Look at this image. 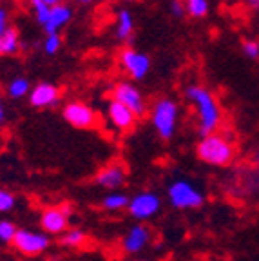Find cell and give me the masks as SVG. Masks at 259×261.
<instances>
[{
  "label": "cell",
  "instance_id": "1",
  "mask_svg": "<svg viewBox=\"0 0 259 261\" xmlns=\"http://www.w3.org/2000/svg\"><path fill=\"white\" fill-rule=\"evenodd\" d=\"M185 96L196 109V114H198V129L201 133V136L218 133L223 120V113L214 93H211V91L203 86H189L185 89Z\"/></svg>",
  "mask_w": 259,
  "mask_h": 261
},
{
  "label": "cell",
  "instance_id": "2",
  "mask_svg": "<svg viewBox=\"0 0 259 261\" xmlns=\"http://www.w3.org/2000/svg\"><path fill=\"white\" fill-rule=\"evenodd\" d=\"M196 156L212 167H227L236 158V145L227 135L212 133L199 140L196 145Z\"/></svg>",
  "mask_w": 259,
  "mask_h": 261
},
{
  "label": "cell",
  "instance_id": "3",
  "mask_svg": "<svg viewBox=\"0 0 259 261\" xmlns=\"http://www.w3.org/2000/svg\"><path fill=\"white\" fill-rule=\"evenodd\" d=\"M178 116H179V109L174 100L160 98V100L154 102L152 109H150V122H152L160 138L167 142V140H170L176 135Z\"/></svg>",
  "mask_w": 259,
  "mask_h": 261
},
{
  "label": "cell",
  "instance_id": "4",
  "mask_svg": "<svg viewBox=\"0 0 259 261\" xmlns=\"http://www.w3.org/2000/svg\"><path fill=\"white\" fill-rule=\"evenodd\" d=\"M167 200L178 211H191L199 208L205 203V194L189 179H172L167 187Z\"/></svg>",
  "mask_w": 259,
  "mask_h": 261
},
{
  "label": "cell",
  "instance_id": "5",
  "mask_svg": "<svg viewBox=\"0 0 259 261\" xmlns=\"http://www.w3.org/2000/svg\"><path fill=\"white\" fill-rule=\"evenodd\" d=\"M11 245L28 257L40 256L49 249L51 236H47L45 232H38V230H31V228H18Z\"/></svg>",
  "mask_w": 259,
  "mask_h": 261
},
{
  "label": "cell",
  "instance_id": "6",
  "mask_svg": "<svg viewBox=\"0 0 259 261\" xmlns=\"http://www.w3.org/2000/svg\"><path fill=\"white\" fill-rule=\"evenodd\" d=\"M162 208V200L160 196L152 191H143L134 194L129 200V205H127V212L129 216L134 218L138 221H145L150 220L152 216H156Z\"/></svg>",
  "mask_w": 259,
  "mask_h": 261
},
{
  "label": "cell",
  "instance_id": "7",
  "mask_svg": "<svg viewBox=\"0 0 259 261\" xmlns=\"http://www.w3.org/2000/svg\"><path fill=\"white\" fill-rule=\"evenodd\" d=\"M111 100H116V102L129 107L136 114V118H142L147 113L145 98L140 93V89L134 87L131 82H118L116 86L113 87V91H111Z\"/></svg>",
  "mask_w": 259,
  "mask_h": 261
},
{
  "label": "cell",
  "instance_id": "8",
  "mask_svg": "<svg viewBox=\"0 0 259 261\" xmlns=\"http://www.w3.org/2000/svg\"><path fill=\"white\" fill-rule=\"evenodd\" d=\"M62 116H64V120L69 125L82 130L94 129V127H98V122H100L96 111L84 102H69L62 111Z\"/></svg>",
  "mask_w": 259,
  "mask_h": 261
},
{
  "label": "cell",
  "instance_id": "9",
  "mask_svg": "<svg viewBox=\"0 0 259 261\" xmlns=\"http://www.w3.org/2000/svg\"><path fill=\"white\" fill-rule=\"evenodd\" d=\"M71 207L67 203L58 207H47L40 214V228L47 236H62L69 228Z\"/></svg>",
  "mask_w": 259,
  "mask_h": 261
},
{
  "label": "cell",
  "instance_id": "10",
  "mask_svg": "<svg viewBox=\"0 0 259 261\" xmlns=\"http://www.w3.org/2000/svg\"><path fill=\"white\" fill-rule=\"evenodd\" d=\"M120 64L133 80H142L150 69V58L145 53H140L133 47H125L120 51Z\"/></svg>",
  "mask_w": 259,
  "mask_h": 261
},
{
  "label": "cell",
  "instance_id": "11",
  "mask_svg": "<svg viewBox=\"0 0 259 261\" xmlns=\"http://www.w3.org/2000/svg\"><path fill=\"white\" fill-rule=\"evenodd\" d=\"M150 240H152V232L145 223H136L125 232L122 240V250L129 256L140 254L149 247Z\"/></svg>",
  "mask_w": 259,
  "mask_h": 261
},
{
  "label": "cell",
  "instance_id": "12",
  "mask_svg": "<svg viewBox=\"0 0 259 261\" xmlns=\"http://www.w3.org/2000/svg\"><path fill=\"white\" fill-rule=\"evenodd\" d=\"M127 179V171L120 162L109 163L106 167H101L94 176V184L101 189L107 191H118L120 187H123Z\"/></svg>",
  "mask_w": 259,
  "mask_h": 261
},
{
  "label": "cell",
  "instance_id": "13",
  "mask_svg": "<svg viewBox=\"0 0 259 261\" xmlns=\"http://www.w3.org/2000/svg\"><path fill=\"white\" fill-rule=\"evenodd\" d=\"M107 118H109L111 125L118 130H131L138 122L136 114L116 100H111L107 106Z\"/></svg>",
  "mask_w": 259,
  "mask_h": 261
},
{
  "label": "cell",
  "instance_id": "14",
  "mask_svg": "<svg viewBox=\"0 0 259 261\" xmlns=\"http://www.w3.org/2000/svg\"><path fill=\"white\" fill-rule=\"evenodd\" d=\"M60 100V87L49 82H42L38 86H35L29 93V102L37 109H44V107H51Z\"/></svg>",
  "mask_w": 259,
  "mask_h": 261
},
{
  "label": "cell",
  "instance_id": "15",
  "mask_svg": "<svg viewBox=\"0 0 259 261\" xmlns=\"http://www.w3.org/2000/svg\"><path fill=\"white\" fill-rule=\"evenodd\" d=\"M71 8L67 4H58V6H53L51 8V13H49V18L44 25V31L45 35H58L62 28L71 20Z\"/></svg>",
  "mask_w": 259,
  "mask_h": 261
},
{
  "label": "cell",
  "instance_id": "16",
  "mask_svg": "<svg viewBox=\"0 0 259 261\" xmlns=\"http://www.w3.org/2000/svg\"><path fill=\"white\" fill-rule=\"evenodd\" d=\"M20 49V35L15 28L9 25L2 35H0V57H11L18 53Z\"/></svg>",
  "mask_w": 259,
  "mask_h": 261
},
{
  "label": "cell",
  "instance_id": "17",
  "mask_svg": "<svg viewBox=\"0 0 259 261\" xmlns=\"http://www.w3.org/2000/svg\"><path fill=\"white\" fill-rule=\"evenodd\" d=\"M129 196L125 192L120 191H113L107 196H103L101 200V207L106 208L107 212H120V211H127V205H129Z\"/></svg>",
  "mask_w": 259,
  "mask_h": 261
},
{
  "label": "cell",
  "instance_id": "18",
  "mask_svg": "<svg viewBox=\"0 0 259 261\" xmlns=\"http://www.w3.org/2000/svg\"><path fill=\"white\" fill-rule=\"evenodd\" d=\"M87 241V234L82 228H67L60 236V245L67 249H80Z\"/></svg>",
  "mask_w": 259,
  "mask_h": 261
},
{
  "label": "cell",
  "instance_id": "19",
  "mask_svg": "<svg viewBox=\"0 0 259 261\" xmlns=\"http://www.w3.org/2000/svg\"><path fill=\"white\" fill-rule=\"evenodd\" d=\"M134 31V20L133 15H131L127 9H122L118 13V28H116V35L120 40H129L133 37Z\"/></svg>",
  "mask_w": 259,
  "mask_h": 261
},
{
  "label": "cell",
  "instance_id": "20",
  "mask_svg": "<svg viewBox=\"0 0 259 261\" xmlns=\"http://www.w3.org/2000/svg\"><path fill=\"white\" fill-rule=\"evenodd\" d=\"M185 15L192 18H203L209 13V0H183Z\"/></svg>",
  "mask_w": 259,
  "mask_h": 261
},
{
  "label": "cell",
  "instance_id": "21",
  "mask_svg": "<svg viewBox=\"0 0 259 261\" xmlns=\"http://www.w3.org/2000/svg\"><path fill=\"white\" fill-rule=\"evenodd\" d=\"M8 93L15 100L24 98L29 93V80L28 78H15V80H11V84L8 87Z\"/></svg>",
  "mask_w": 259,
  "mask_h": 261
},
{
  "label": "cell",
  "instance_id": "22",
  "mask_svg": "<svg viewBox=\"0 0 259 261\" xmlns=\"http://www.w3.org/2000/svg\"><path fill=\"white\" fill-rule=\"evenodd\" d=\"M16 230H18V227L13 221L0 220V243H13Z\"/></svg>",
  "mask_w": 259,
  "mask_h": 261
},
{
  "label": "cell",
  "instance_id": "23",
  "mask_svg": "<svg viewBox=\"0 0 259 261\" xmlns=\"http://www.w3.org/2000/svg\"><path fill=\"white\" fill-rule=\"evenodd\" d=\"M16 207V196L8 189H0V214L11 212Z\"/></svg>",
  "mask_w": 259,
  "mask_h": 261
},
{
  "label": "cell",
  "instance_id": "24",
  "mask_svg": "<svg viewBox=\"0 0 259 261\" xmlns=\"http://www.w3.org/2000/svg\"><path fill=\"white\" fill-rule=\"evenodd\" d=\"M31 8H33V11H35L37 22L44 28L45 22H47V18H49V13H51V8L42 4V2H38V0H31Z\"/></svg>",
  "mask_w": 259,
  "mask_h": 261
},
{
  "label": "cell",
  "instance_id": "25",
  "mask_svg": "<svg viewBox=\"0 0 259 261\" xmlns=\"http://www.w3.org/2000/svg\"><path fill=\"white\" fill-rule=\"evenodd\" d=\"M60 45H62L60 35H47V38L44 42V49L47 55H55L60 49Z\"/></svg>",
  "mask_w": 259,
  "mask_h": 261
},
{
  "label": "cell",
  "instance_id": "26",
  "mask_svg": "<svg viewBox=\"0 0 259 261\" xmlns=\"http://www.w3.org/2000/svg\"><path fill=\"white\" fill-rule=\"evenodd\" d=\"M241 49H243V53L247 58H250V60H255V58L259 57V44L254 40H243V45H241Z\"/></svg>",
  "mask_w": 259,
  "mask_h": 261
},
{
  "label": "cell",
  "instance_id": "27",
  "mask_svg": "<svg viewBox=\"0 0 259 261\" xmlns=\"http://www.w3.org/2000/svg\"><path fill=\"white\" fill-rule=\"evenodd\" d=\"M9 28V16L4 8H0V35Z\"/></svg>",
  "mask_w": 259,
  "mask_h": 261
},
{
  "label": "cell",
  "instance_id": "28",
  "mask_svg": "<svg viewBox=\"0 0 259 261\" xmlns=\"http://www.w3.org/2000/svg\"><path fill=\"white\" fill-rule=\"evenodd\" d=\"M172 13H174L176 16H183V15H185L183 2H179V0H174V2H172Z\"/></svg>",
  "mask_w": 259,
  "mask_h": 261
},
{
  "label": "cell",
  "instance_id": "29",
  "mask_svg": "<svg viewBox=\"0 0 259 261\" xmlns=\"http://www.w3.org/2000/svg\"><path fill=\"white\" fill-rule=\"evenodd\" d=\"M6 122V106L2 102V98H0V123Z\"/></svg>",
  "mask_w": 259,
  "mask_h": 261
},
{
  "label": "cell",
  "instance_id": "30",
  "mask_svg": "<svg viewBox=\"0 0 259 261\" xmlns=\"http://www.w3.org/2000/svg\"><path fill=\"white\" fill-rule=\"evenodd\" d=\"M38 2H42V4H45V6H49V8H53V6L62 4V0H38Z\"/></svg>",
  "mask_w": 259,
  "mask_h": 261
},
{
  "label": "cell",
  "instance_id": "31",
  "mask_svg": "<svg viewBox=\"0 0 259 261\" xmlns=\"http://www.w3.org/2000/svg\"><path fill=\"white\" fill-rule=\"evenodd\" d=\"M247 2L252 6V8H257L259 9V0H247Z\"/></svg>",
  "mask_w": 259,
  "mask_h": 261
},
{
  "label": "cell",
  "instance_id": "32",
  "mask_svg": "<svg viewBox=\"0 0 259 261\" xmlns=\"http://www.w3.org/2000/svg\"><path fill=\"white\" fill-rule=\"evenodd\" d=\"M255 163H257V165H259V151L255 152Z\"/></svg>",
  "mask_w": 259,
  "mask_h": 261
},
{
  "label": "cell",
  "instance_id": "33",
  "mask_svg": "<svg viewBox=\"0 0 259 261\" xmlns=\"http://www.w3.org/2000/svg\"><path fill=\"white\" fill-rule=\"evenodd\" d=\"M255 187H257V191H259V176H257V179H255Z\"/></svg>",
  "mask_w": 259,
  "mask_h": 261
},
{
  "label": "cell",
  "instance_id": "34",
  "mask_svg": "<svg viewBox=\"0 0 259 261\" xmlns=\"http://www.w3.org/2000/svg\"><path fill=\"white\" fill-rule=\"evenodd\" d=\"M80 2H93V0H80Z\"/></svg>",
  "mask_w": 259,
  "mask_h": 261
}]
</instances>
